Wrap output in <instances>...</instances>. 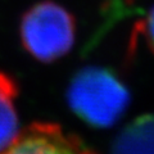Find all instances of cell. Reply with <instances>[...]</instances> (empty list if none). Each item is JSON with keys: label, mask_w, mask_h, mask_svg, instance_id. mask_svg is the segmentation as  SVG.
<instances>
[{"label": "cell", "mask_w": 154, "mask_h": 154, "mask_svg": "<svg viewBox=\"0 0 154 154\" xmlns=\"http://www.w3.org/2000/svg\"><path fill=\"white\" fill-rule=\"evenodd\" d=\"M67 103L80 119L95 128L117 123L130 105V91L112 71L90 66L72 77Z\"/></svg>", "instance_id": "6da1fadb"}, {"label": "cell", "mask_w": 154, "mask_h": 154, "mask_svg": "<svg viewBox=\"0 0 154 154\" xmlns=\"http://www.w3.org/2000/svg\"><path fill=\"white\" fill-rule=\"evenodd\" d=\"M19 36L25 50L36 60L53 63L68 54L76 38L73 16L58 3L45 0L27 9Z\"/></svg>", "instance_id": "7a4b0ae2"}, {"label": "cell", "mask_w": 154, "mask_h": 154, "mask_svg": "<svg viewBox=\"0 0 154 154\" xmlns=\"http://www.w3.org/2000/svg\"><path fill=\"white\" fill-rule=\"evenodd\" d=\"M2 154H96L57 123L36 122L18 134Z\"/></svg>", "instance_id": "3957f363"}, {"label": "cell", "mask_w": 154, "mask_h": 154, "mask_svg": "<svg viewBox=\"0 0 154 154\" xmlns=\"http://www.w3.org/2000/svg\"><path fill=\"white\" fill-rule=\"evenodd\" d=\"M110 154H154V114L135 118L116 136Z\"/></svg>", "instance_id": "277c9868"}, {"label": "cell", "mask_w": 154, "mask_h": 154, "mask_svg": "<svg viewBox=\"0 0 154 154\" xmlns=\"http://www.w3.org/2000/svg\"><path fill=\"white\" fill-rule=\"evenodd\" d=\"M18 86L16 80L0 71V154L13 144L19 134L16 108Z\"/></svg>", "instance_id": "5b68a950"}, {"label": "cell", "mask_w": 154, "mask_h": 154, "mask_svg": "<svg viewBox=\"0 0 154 154\" xmlns=\"http://www.w3.org/2000/svg\"><path fill=\"white\" fill-rule=\"evenodd\" d=\"M135 32H141L146 44L153 53H154V5L148 12L146 17L140 23H137Z\"/></svg>", "instance_id": "8992f818"}]
</instances>
